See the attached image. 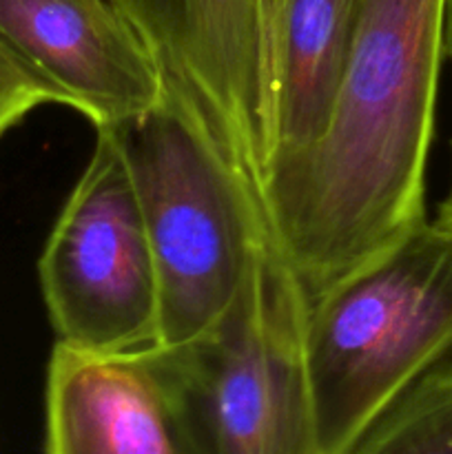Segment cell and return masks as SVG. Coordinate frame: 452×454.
I'll list each match as a JSON object with an SVG mask.
<instances>
[{"instance_id":"3957f363","label":"cell","mask_w":452,"mask_h":454,"mask_svg":"<svg viewBox=\"0 0 452 454\" xmlns=\"http://www.w3.org/2000/svg\"><path fill=\"white\" fill-rule=\"evenodd\" d=\"M308 304L269 235L207 337L144 348L189 454H319L304 362Z\"/></svg>"},{"instance_id":"ba28073f","label":"cell","mask_w":452,"mask_h":454,"mask_svg":"<svg viewBox=\"0 0 452 454\" xmlns=\"http://www.w3.org/2000/svg\"><path fill=\"white\" fill-rule=\"evenodd\" d=\"M44 454H189L144 350L96 355L56 341L44 388Z\"/></svg>"},{"instance_id":"8992f818","label":"cell","mask_w":452,"mask_h":454,"mask_svg":"<svg viewBox=\"0 0 452 454\" xmlns=\"http://www.w3.org/2000/svg\"><path fill=\"white\" fill-rule=\"evenodd\" d=\"M261 204L273 162L269 0H111Z\"/></svg>"},{"instance_id":"4fadbf2b","label":"cell","mask_w":452,"mask_h":454,"mask_svg":"<svg viewBox=\"0 0 452 454\" xmlns=\"http://www.w3.org/2000/svg\"><path fill=\"white\" fill-rule=\"evenodd\" d=\"M443 56L452 60V0H443Z\"/></svg>"},{"instance_id":"8fae6325","label":"cell","mask_w":452,"mask_h":454,"mask_svg":"<svg viewBox=\"0 0 452 454\" xmlns=\"http://www.w3.org/2000/svg\"><path fill=\"white\" fill-rule=\"evenodd\" d=\"M44 105H56L53 93L0 43V140Z\"/></svg>"},{"instance_id":"30bf717a","label":"cell","mask_w":452,"mask_h":454,"mask_svg":"<svg viewBox=\"0 0 452 454\" xmlns=\"http://www.w3.org/2000/svg\"><path fill=\"white\" fill-rule=\"evenodd\" d=\"M348 454H452V362L410 386Z\"/></svg>"},{"instance_id":"7a4b0ae2","label":"cell","mask_w":452,"mask_h":454,"mask_svg":"<svg viewBox=\"0 0 452 454\" xmlns=\"http://www.w3.org/2000/svg\"><path fill=\"white\" fill-rule=\"evenodd\" d=\"M304 362L319 454H348L421 377L452 362V238L425 220L310 300Z\"/></svg>"},{"instance_id":"7c38bea8","label":"cell","mask_w":452,"mask_h":454,"mask_svg":"<svg viewBox=\"0 0 452 454\" xmlns=\"http://www.w3.org/2000/svg\"><path fill=\"white\" fill-rule=\"evenodd\" d=\"M433 222H434V226H439L443 233H448L452 238V182H450V189H448L446 198H443V202L439 204V213Z\"/></svg>"},{"instance_id":"6da1fadb","label":"cell","mask_w":452,"mask_h":454,"mask_svg":"<svg viewBox=\"0 0 452 454\" xmlns=\"http://www.w3.org/2000/svg\"><path fill=\"white\" fill-rule=\"evenodd\" d=\"M443 0H359L319 136L270 167V238L315 300L425 222Z\"/></svg>"},{"instance_id":"52a82bcc","label":"cell","mask_w":452,"mask_h":454,"mask_svg":"<svg viewBox=\"0 0 452 454\" xmlns=\"http://www.w3.org/2000/svg\"><path fill=\"white\" fill-rule=\"evenodd\" d=\"M0 43L96 129L129 127L167 74L111 0H0Z\"/></svg>"},{"instance_id":"9c48e42d","label":"cell","mask_w":452,"mask_h":454,"mask_svg":"<svg viewBox=\"0 0 452 454\" xmlns=\"http://www.w3.org/2000/svg\"><path fill=\"white\" fill-rule=\"evenodd\" d=\"M357 9L359 0H269L270 167L306 149L326 124Z\"/></svg>"},{"instance_id":"5b68a950","label":"cell","mask_w":452,"mask_h":454,"mask_svg":"<svg viewBox=\"0 0 452 454\" xmlns=\"http://www.w3.org/2000/svg\"><path fill=\"white\" fill-rule=\"evenodd\" d=\"M56 341L122 355L158 344L160 297L124 127L96 129V145L38 260Z\"/></svg>"},{"instance_id":"277c9868","label":"cell","mask_w":452,"mask_h":454,"mask_svg":"<svg viewBox=\"0 0 452 454\" xmlns=\"http://www.w3.org/2000/svg\"><path fill=\"white\" fill-rule=\"evenodd\" d=\"M124 140L158 278L155 346L193 344L238 300L269 224L195 106L168 78L160 100L124 127Z\"/></svg>"}]
</instances>
